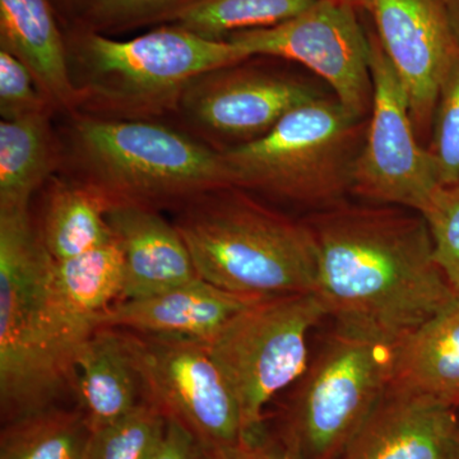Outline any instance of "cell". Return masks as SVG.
Listing matches in <instances>:
<instances>
[{"label":"cell","instance_id":"1","mask_svg":"<svg viewBox=\"0 0 459 459\" xmlns=\"http://www.w3.org/2000/svg\"><path fill=\"white\" fill-rule=\"evenodd\" d=\"M307 222L316 244L314 294L337 325L397 342L457 298L422 214L342 202Z\"/></svg>","mask_w":459,"mask_h":459},{"label":"cell","instance_id":"2","mask_svg":"<svg viewBox=\"0 0 459 459\" xmlns=\"http://www.w3.org/2000/svg\"><path fill=\"white\" fill-rule=\"evenodd\" d=\"M66 42L78 114L100 119L155 120L177 111L199 75L250 59L235 42L177 25L124 41L77 25Z\"/></svg>","mask_w":459,"mask_h":459},{"label":"cell","instance_id":"3","mask_svg":"<svg viewBox=\"0 0 459 459\" xmlns=\"http://www.w3.org/2000/svg\"><path fill=\"white\" fill-rule=\"evenodd\" d=\"M63 144V164L108 204L156 208L186 204L234 188L221 151L155 120L100 119L78 114Z\"/></svg>","mask_w":459,"mask_h":459},{"label":"cell","instance_id":"4","mask_svg":"<svg viewBox=\"0 0 459 459\" xmlns=\"http://www.w3.org/2000/svg\"><path fill=\"white\" fill-rule=\"evenodd\" d=\"M199 277L249 298L316 291V244L309 223L259 204L241 189L205 193L175 222Z\"/></svg>","mask_w":459,"mask_h":459},{"label":"cell","instance_id":"5","mask_svg":"<svg viewBox=\"0 0 459 459\" xmlns=\"http://www.w3.org/2000/svg\"><path fill=\"white\" fill-rule=\"evenodd\" d=\"M54 262L30 208L0 210V407L7 422L54 407L75 377L51 327Z\"/></svg>","mask_w":459,"mask_h":459},{"label":"cell","instance_id":"6","mask_svg":"<svg viewBox=\"0 0 459 459\" xmlns=\"http://www.w3.org/2000/svg\"><path fill=\"white\" fill-rule=\"evenodd\" d=\"M362 122L336 98L307 102L258 140L222 151L232 186L319 210L342 204L352 193Z\"/></svg>","mask_w":459,"mask_h":459},{"label":"cell","instance_id":"7","mask_svg":"<svg viewBox=\"0 0 459 459\" xmlns=\"http://www.w3.org/2000/svg\"><path fill=\"white\" fill-rule=\"evenodd\" d=\"M394 343L336 325L298 380L281 439L298 459H341L391 386Z\"/></svg>","mask_w":459,"mask_h":459},{"label":"cell","instance_id":"8","mask_svg":"<svg viewBox=\"0 0 459 459\" xmlns=\"http://www.w3.org/2000/svg\"><path fill=\"white\" fill-rule=\"evenodd\" d=\"M325 316L327 310L314 292L259 299L204 342L253 439L265 431L264 410L272 398L307 370V338Z\"/></svg>","mask_w":459,"mask_h":459},{"label":"cell","instance_id":"9","mask_svg":"<svg viewBox=\"0 0 459 459\" xmlns=\"http://www.w3.org/2000/svg\"><path fill=\"white\" fill-rule=\"evenodd\" d=\"M142 395L166 420L186 429L212 459H238L256 443L225 377L201 341L123 329Z\"/></svg>","mask_w":459,"mask_h":459},{"label":"cell","instance_id":"10","mask_svg":"<svg viewBox=\"0 0 459 459\" xmlns=\"http://www.w3.org/2000/svg\"><path fill=\"white\" fill-rule=\"evenodd\" d=\"M373 105L352 172V193L420 214L442 186L428 148L419 143L409 98L377 36L370 35Z\"/></svg>","mask_w":459,"mask_h":459},{"label":"cell","instance_id":"11","mask_svg":"<svg viewBox=\"0 0 459 459\" xmlns=\"http://www.w3.org/2000/svg\"><path fill=\"white\" fill-rule=\"evenodd\" d=\"M228 40L243 48L250 57L300 63L328 83L333 98L350 113L360 119L370 113V40L351 5L316 0L280 25L234 33Z\"/></svg>","mask_w":459,"mask_h":459},{"label":"cell","instance_id":"12","mask_svg":"<svg viewBox=\"0 0 459 459\" xmlns=\"http://www.w3.org/2000/svg\"><path fill=\"white\" fill-rule=\"evenodd\" d=\"M243 63L199 75L177 108L198 138L216 150L222 144L221 152L258 140L290 111L327 96L294 75Z\"/></svg>","mask_w":459,"mask_h":459},{"label":"cell","instance_id":"13","mask_svg":"<svg viewBox=\"0 0 459 459\" xmlns=\"http://www.w3.org/2000/svg\"><path fill=\"white\" fill-rule=\"evenodd\" d=\"M370 13L406 91L416 131H429L440 86L459 53L442 0H373Z\"/></svg>","mask_w":459,"mask_h":459},{"label":"cell","instance_id":"14","mask_svg":"<svg viewBox=\"0 0 459 459\" xmlns=\"http://www.w3.org/2000/svg\"><path fill=\"white\" fill-rule=\"evenodd\" d=\"M341 459H459L458 409L389 386Z\"/></svg>","mask_w":459,"mask_h":459},{"label":"cell","instance_id":"15","mask_svg":"<svg viewBox=\"0 0 459 459\" xmlns=\"http://www.w3.org/2000/svg\"><path fill=\"white\" fill-rule=\"evenodd\" d=\"M123 290V255L115 240L54 262L50 322L57 350L72 370L78 350L99 328L100 316L122 300Z\"/></svg>","mask_w":459,"mask_h":459},{"label":"cell","instance_id":"16","mask_svg":"<svg viewBox=\"0 0 459 459\" xmlns=\"http://www.w3.org/2000/svg\"><path fill=\"white\" fill-rule=\"evenodd\" d=\"M259 299L264 298L234 294L198 277L161 294L117 301L100 316L99 328L208 342Z\"/></svg>","mask_w":459,"mask_h":459},{"label":"cell","instance_id":"17","mask_svg":"<svg viewBox=\"0 0 459 459\" xmlns=\"http://www.w3.org/2000/svg\"><path fill=\"white\" fill-rule=\"evenodd\" d=\"M108 222L122 252V300L147 298L198 279L192 255L177 226L159 210L133 204H111Z\"/></svg>","mask_w":459,"mask_h":459},{"label":"cell","instance_id":"18","mask_svg":"<svg viewBox=\"0 0 459 459\" xmlns=\"http://www.w3.org/2000/svg\"><path fill=\"white\" fill-rule=\"evenodd\" d=\"M56 14L51 0H0V45L30 69L54 111L74 117L80 100Z\"/></svg>","mask_w":459,"mask_h":459},{"label":"cell","instance_id":"19","mask_svg":"<svg viewBox=\"0 0 459 459\" xmlns=\"http://www.w3.org/2000/svg\"><path fill=\"white\" fill-rule=\"evenodd\" d=\"M391 388L459 410V298L394 343Z\"/></svg>","mask_w":459,"mask_h":459},{"label":"cell","instance_id":"20","mask_svg":"<svg viewBox=\"0 0 459 459\" xmlns=\"http://www.w3.org/2000/svg\"><path fill=\"white\" fill-rule=\"evenodd\" d=\"M74 370L92 430L123 418L142 402L140 377L117 328L96 329L78 350Z\"/></svg>","mask_w":459,"mask_h":459},{"label":"cell","instance_id":"21","mask_svg":"<svg viewBox=\"0 0 459 459\" xmlns=\"http://www.w3.org/2000/svg\"><path fill=\"white\" fill-rule=\"evenodd\" d=\"M51 111L0 122V210L30 208L33 193L63 165Z\"/></svg>","mask_w":459,"mask_h":459},{"label":"cell","instance_id":"22","mask_svg":"<svg viewBox=\"0 0 459 459\" xmlns=\"http://www.w3.org/2000/svg\"><path fill=\"white\" fill-rule=\"evenodd\" d=\"M50 183L39 231L54 261H65L114 241L107 217L110 204L101 193L72 177H54Z\"/></svg>","mask_w":459,"mask_h":459},{"label":"cell","instance_id":"23","mask_svg":"<svg viewBox=\"0 0 459 459\" xmlns=\"http://www.w3.org/2000/svg\"><path fill=\"white\" fill-rule=\"evenodd\" d=\"M92 428L84 411L50 407L7 422L0 459H87Z\"/></svg>","mask_w":459,"mask_h":459},{"label":"cell","instance_id":"24","mask_svg":"<svg viewBox=\"0 0 459 459\" xmlns=\"http://www.w3.org/2000/svg\"><path fill=\"white\" fill-rule=\"evenodd\" d=\"M316 0H198L175 18L183 27L211 40L234 33L267 29L298 16Z\"/></svg>","mask_w":459,"mask_h":459},{"label":"cell","instance_id":"25","mask_svg":"<svg viewBox=\"0 0 459 459\" xmlns=\"http://www.w3.org/2000/svg\"><path fill=\"white\" fill-rule=\"evenodd\" d=\"M168 420L142 401L131 412L93 429L87 459H152L164 437Z\"/></svg>","mask_w":459,"mask_h":459},{"label":"cell","instance_id":"26","mask_svg":"<svg viewBox=\"0 0 459 459\" xmlns=\"http://www.w3.org/2000/svg\"><path fill=\"white\" fill-rule=\"evenodd\" d=\"M198 0H89L78 26L92 31L117 33L137 27L174 22Z\"/></svg>","mask_w":459,"mask_h":459},{"label":"cell","instance_id":"27","mask_svg":"<svg viewBox=\"0 0 459 459\" xmlns=\"http://www.w3.org/2000/svg\"><path fill=\"white\" fill-rule=\"evenodd\" d=\"M428 151L442 188L459 184V53L444 77L431 122Z\"/></svg>","mask_w":459,"mask_h":459},{"label":"cell","instance_id":"28","mask_svg":"<svg viewBox=\"0 0 459 459\" xmlns=\"http://www.w3.org/2000/svg\"><path fill=\"white\" fill-rule=\"evenodd\" d=\"M427 220L434 243L435 261L459 298V192L455 188L439 190L428 210Z\"/></svg>","mask_w":459,"mask_h":459},{"label":"cell","instance_id":"29","mask_svg":"<svg viewBox=\"0 0 459 459\" xmlns=\"http://www.w3.org/2000/svg\"><path fill=\"white\" fill-rule=\"evenodd\" d=\"M51 111L30 69L18 57L0 49V115L2 120L20 119Z\"/></svg>","mask_w":459,"mask_h":459},{"label":"cell","instance_id":"30","mask_svg":"<svg viewBox=\"0 0 459 459\" xmlns=\"http://www.w3.org/2000/svg\"><path fill=\"white\" fill-rule=\"evenodd\" d=\"M152 459H212L179 422L168 420L166 430Z\"/></svg>","mask_w":459,"mask_h":459},{"label":"cell","instance_id":"31","mask_svg":"<svg viewBox=\"0 0 459 459\" xmlns=\"http://www.w3.org/2000/svg\"><path fill=\"white\" fill-rule=\"evenodd\" d=\"M238 459H298V457L279 435L273 437L264 431L255 446Z\"/></svg>","mask_w":459,"mask_h":459},{"label":"cell","instance_id":"32","mask_svg":"<svg viewBox=\"0 0 459 459\" xmlns=\"http://www.w3.org/2000/svg\"><path fill=\"white\" fill-rule=\"evenodd\" d=\"M51 2L63 17L78 21L82 16L89 0H51Z\"/></svg>","mask_w":459,"mask_h":459},{"label":"cell","instance_id":"33","mask_svg":"<svg viewBox=\"0 0 459 459\" xmlns=\"http://www.w3.org/2000/svg\"><path fill=\"white\" fill-rule=\"evenodd\" d=\"M452 31L459 42V0H442Z\"/></svg>","mask_w":459,"mask_h":459},{"label":"cell","instance_id":"34","mask_svg":"<svg viewBox=\"0 0 459 459\" xmlns=\"http://www.w3.org/2000/svg\"><path fill=\"white\" fill-rule=\"evenodd\" d=\"M333 2L343 3V4L351 5L353 8H364L370 12L373 0H333Z\"/></svg>","mask_w":459,"mask_h":459},{"label":"cell","instance_id":"35","mask_svg":"<svg viewBox=\"0 0 459 459\" xmlns=\"http://www.w3.org/2000/svg\"><path fill=\"white\" fill-rule=\"evenodd\" d=\"M453 188L457 189L459 192V184H458V186H453Z\"/></svg>","mask_w":459,"mask_h":459}]
</instances>
